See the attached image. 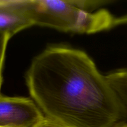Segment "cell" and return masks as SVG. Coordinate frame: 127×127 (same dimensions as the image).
Wrapping results in <instances>:
<instances>
[{"mask_svg": "<svg viewBox=\"0 0 127 127\" xmlns=\"http://www.w3.org/2000/svg\"><path fill=\"white\" fill-rule=\"evenodd\" d=\"M11 37L7 33L0 32V89L2 84V71L7 42Z\"/></svg>", "mask_w": 127, "mask_h": 127, "instance_id": "6", "label": "cell"}, {"mask_svg": "<svg viewBox=\"0 0 127 127\" xmlns=\"http://www.w3.org/2000/svg\"><path fill=\"white\" fill-rule=\"evenodd\" d=\"M26 81L44 115L70 127H115L127 118L105 76L79 50L47 48L33 59Z\"/></svg>", "mask_w": 127, "mask_h": 127, "instance_id": "1", "label": "cell"}, {"mask_svg": "<svg viewBox=\"0 0 127 127\" xmlns=\"http://www.w3.org/2000/svg\"><path fill=\"white\" fill-rule=\"evenodd\" d=\"M109 1L27 0L34 25L65 32L91 33L113 27L115 17L105 11L90 9Z\"/></svg>", "mask_w": 127, "mask_h": 127, "instance_id": "2", "label": "cell"}, {"mask_svg": "<svg viewBox=\"0 0 127 127\" xmlns=\"http://www.w3.org/2000/svg\"><path fill=\"white\" fill-rule=\"evenodd\" d=\"M44 117L33 100L0 95V127H36Z\"/></svg>", "mask_w": 127, "mask_h": 127, "instance_id": "3", "label": "cell"}, {"mask_svg": "<svg viewBox=\"0 0 127 127\" xmlns=\"http://www.w3.org/2000/svg\"><path fill=\"white\" fill-rule=\"evenodd\" d=\"M36 127H70L68 125L51 119L47 117H44L43 119Z\"/></svg>", "mask_w": 127, "mask_h": 127, "instance_id": "7", "label": "cell"}, {"mask_svg": "<svg viewBox=\"0 0 127 127\" xmlns=\"http://www.w3.org/2000/svg\"><path fill=\"white\" fill-rule=\"evenodd\" d=\"M115 127H127V124H123V123H122V124H119V125H118L117 126H116Z\"/></svg>", "mask_w": 127, "mask_h": 127, "instance_id": "9", "label": "cell"}, {"mask_svg": "<svg viewBox=\"0 0 127 127\" xmlns=\"http://www.w3.org/2000/svg\"><path fill=\"white\" fill-rule=\"evenodd\" d=\"M33 25L27 0H0V32L11 37Z\"/></svg>", "mask_w": 127, "mask_h": 127, "instance_id": "4", "label": "cell"}, {"mask_svg": "<svg viewBox=\"0 0 127 127\" xmlns=\"http://www.w3.org/2000/svg\"><path fill=\"white\" fill-rule=\"evenodd\" d=\"M124 24H127V14L120 17H115L113 22V27Z\"/></svg>", "mask_w": 127, "mask_h": 127, "instance_id": "8", "label": "cell"}, {"mask_svg": "<svg viewBox=\"0 0 127 127\" xmlns=\"http://www.w3.org/2000/svg\"><path fill=\"white\" fill-rule=\"evenodd\" d=\"M105 76L108 84L127 110V69L115 71Z\"/></svg>", "mask_w": 127, "mask_h": 127, "instance_id": "5", "label": "cell"}]
</instances>
